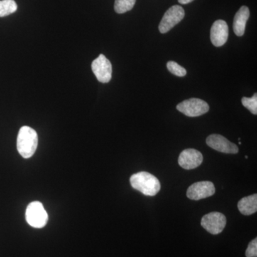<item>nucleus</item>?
<instances>
[{"label":"nucleus","instance_id":"nucleus-18","mask_svg":"<svg viewBox=\"0 0 257 257\" xmlns=\"http://www.w3.org/2000/svg\"><path fill=\"white\" fill-rule=\"evenodd\" d=\"M246 257H257V239L255 238L249 243L246 251Z\"/></svg>","mask_w":257,"mask_h":257},{"label":"nucleus","instance_id":"nucleus-19","mask_svg":"<svg viewBox=\"0 0 257 257\" xmlns=\"http://www.w3.org/2000/svg\"><path fill=\"white\" fill-rule=\"evenodd\" d=\"M194 0H178L179 3L182 5H187L192 3Z\"/></svg>","mask_w":257,"mask_h":257},{"label":"nucleus","instance_id":"nucleus-11","mask_svg":"<svg viewBox=\"0 0 257 257\" xmlns=\"http://www.w3.org/2000/svg\"><path fill=\"white\" fill-rule=\"evenodd\" d=\"M228 37L229 28L226 22L221 20L214 22L210 31L211 43L215 47L223 46L227 42Z\"/></svg>","mask_w":257,"mask_h":257},{"label":"nucleus","instance_id":"nucleus-15","mask_svg":"<svg viewBox=\"0 0 257 257\" xmlns=\"http://www.w3.org/2000/svg\"><path fill=\"white\" fill-rule=\"evenodd\" d=\"M136 0H115L114 10L118 14H123L133 10Z\"/></svg>","mask_w":257,"mask_h":257},{"label":"nucleus","instance_id":"nucleus-10","mask_svg":"<svg viewBox=\"0 0 257 257\" xmlns=\"http://www.w3.org/2000/svg\"><path fill=\"white\" fill-rule=\"evenodd\" d=\"M208 146L216 151L225 154H236L239 148L234 143H231L227 139L219 135H211L207 139Z\"/></svg>","mask_w":257,"mask_h":257},{"label":"nucleus","instance_id":"nucleus-9","mask_svg":"<svg viewBox=\"0 0 257 257\" xmlns=\"http://www.w3.org/2000/svg\"><path fill=\"white\" fill-rule=\"evenodd\" d=\"M203 155L194 149H187L181 152L179 157V165L184 170H193L202 165Z\"/></svg>","mask_w":257,"mask_h":257},{"label":"nucleus","instance_id":"nucleus-2","mask_svg":"<svg viewBox=\"0 0 257 257\" xmlns=\"http://www.w3.org/2000/svg\"><path fill=\"white\" fill-rule=\"evenodd\" d=\"M38 145V136L35 130L24 126L19 131L17 147L23 158L29 159L33 156Z\"/></svg>","mask_w":257,"mask_h":257},{"label":"nucleus","instance_id":"nucleus-17","mask_svg":"<svg viewBox=\"0 0 257 257\" xmlns=\"http://www.w3.org/2000/svg\"><path fill=\"white\" fill-rule=\"evenodd\" d=\"M167 67L171 73L178 76V77H184L187 74V70L173 61L167 62Z\"/></svg>","mask_w":257,"mask_h":257},{"label":"nucleus","instance_id":"nucleus-3","mask_svg":"<svg viewBox=\"0 0 257 257\" xmlns=\"http://www.w3.org/2000/svg\"><path fill=\"white\" fill-rule=\"evenodd\" d=\"M26 220L34 228H43L48 221V214L43 204L33 202L29 204L26 210Z\"/></svg>","mask_w":257,"mask_h":257},{"label":"nucleus","instance_id":"nucleus-5","mask_svg":"<svg viewBox=\"0 0 257 257\" xmlns=\"http://www.w3.org/2000/svg\"><path fill=\"white\" fill-rule=\"evenodd\" d=\"M185 13L180 5H174L166 12L159 25V30L162 34H165L172 30L175 25L180 23L184 18Z\"/></svg>","mask_w":257,"mask_h":257},{"label":"nucleus","instance_id":"nucleus-7","mask_svg":"<svg viewBox=\"0 0 257 257\" xmlns=\"http://www.w3.org/2000/svg\"><path fill=\"white\" fill-rule=\"evenodd\" d=\"M92 69L99 82L108 83L111 80L112 67L110 61L104 55H99L93 61Z\"/></svg>","mask_w":257,"mask_h":257},{"label":"nucleus","instance_id":"nucleus-1","mask_svg":"<svg viewBox=\"0 0 257 257\" xmlns=\"http://www.w3.org/2000/svg\"><path fill=\"white\" fill-rule=\"evenodd\" d=\"M130 184L134 189L140 191L144 195L151 197L156 195L161 189L159 179L147 172H138L132 176Z\"/></svg>","mask_w":257,"mask_h":257},{"label":"nucleus","instance_id":"nucleus-6","mask_svg":"<svg viewBox=\"0 0 257 257\" xmlns=\"http://www.w3.org/2000/svg\"><path fill=\"white\" fill-rule=\"evenodd\" d=\"M226 224V216L219 212H211L203 216L201 225L211 234H220Z\"/></svg>","mask_w":257,"mask_h":257},{"label":"nucleus","instance_id":"nucleus-8","mask_svg":"<svg viewBox=\"0 0 257 257\" xmlns=\"http://www.w3.org/2000/svg\"><path fill=\"white\" fill-rule=\"evenodd\" d=\"M215 187L211 182H196L187 189V196L192 200H200L211 197L215 193Z\"/></svg>","mask_w":257,"mask_h":257},{"label":"nucleus","instance_id":"nucleus-12","mask_svg":"<svg viewBox=\"0 0 257 257\" xmlns=\"http://www.w3.org/2000/svg\"><path fill=\"white\" fill-rule=\"evenodd\" d=\"M249 10L247 7L242 6L235 15L233 30L235 35L238 37L243 36L246 28V23L249 18Z\"/></svg>","mask_w":257,"mask_h":257},{"label":"nucleus","instance_id":"nucleus-13","mask_svg":"<svg viewBox=\"0 0 257 257\" xmlns=\"http://www.w3.org/2000/svg\"><path fill=\"white\" fill-rule=\"evenodd\" d=\"M238 209L243 215H251L257 211L256 194L243 197L238 203Z\"/></svg>","mask_w":257,"mask_h":257},{"label":"nucleus","instance_id":"nucleus-16","mask_svg":"<svg viewBox=\"0 0 257 257\" xmlns=\"http://www.w3.org/2000/svg\"><path fill=\"white\" fill-rule=\"evenodd\" d=\"M243 106L248 109L253 114H257V94L255 93L251 98L243 97L241 99Z\"/></svg>","mask_w":257,"mask_h":257},{"label":"nucleus","instance_id":"nucleus-4","mask_svg":"<svg viewBox=\"0 0 257 257\" xmlns=\"http://www.w3.org/2000/svg\"><path fill=\"white\" fill-rule=\"evenodd\" d=\"M177 110L190 117L201 116L209 110V104L205 101L198 98H191L179 103Z\"/></svg>","mask_w":257,"mask_h":257},{"label":"nucleus","instance_id":"nucleus-14","mask_svg":"<svg viewBox=\"0 0 257 257\" xmlns=\"http://www.w3.org/2000/svg\"><path fill=\"white\" fill-rule=\"evenodd\" d=\"M18 10V5L15 0H2L0 1V18L13 14Z\"/></svg>","mask_w":257,"mask_h":257}]
</instances>
